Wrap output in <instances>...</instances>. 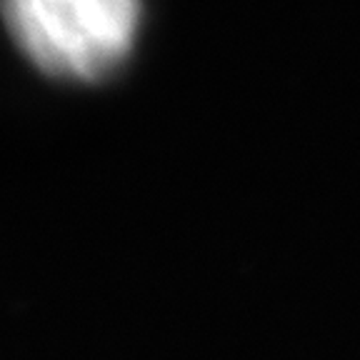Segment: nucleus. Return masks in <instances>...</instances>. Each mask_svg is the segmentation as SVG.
I'll return each instance as SVG.
<instances>
[{
    "mask_svg": "<svg viewBox=\"0 0 360 360\" xmlns=\"http://www.w3.org/2000/svg\"><path fill=\"white\" fill-rule=\"evenodd\" d=\"M6 25L40 73L93 83L130 56L141 0H3Z\"/></svg>",
    "mask_w": 360,
    "mask_h": 360,
    "instance_id": "1",
    "label": "nucleus"
}]
</instances>
